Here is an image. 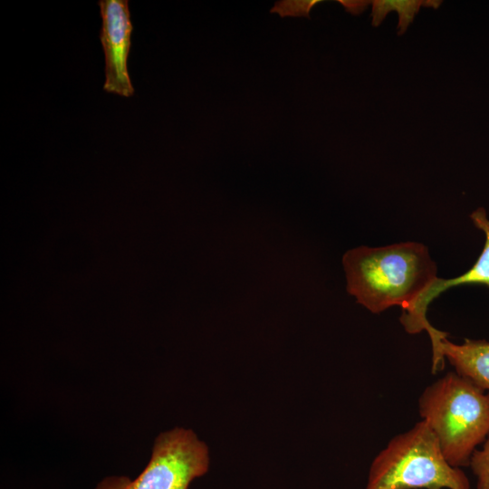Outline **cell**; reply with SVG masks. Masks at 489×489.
Masks as SVG:
<instances>
[{
  "instance_id": "cell-1",
  "label": "cell",
  "mask_w": 489,
  "mask_h": 489,
  "mask_svg": "<svg viewBox=\"0 0 489 489\" xmlns=\"http://www.w3.org/2000/svg\"><path fill=\"white\" fill-rule=\"evenodd\" d=\"M342 263L347 292L373 313L407 309L437 277L427 247L415 242L360 246L346 252Z\"/></svg>"
},
{
  "instance_id": "cell-2",
  "label": "cell",
  "mask_w": 489,
  "mask_h": 489,
  "mask_svg": "<svg viewBox=\"0 0 489 489\" xmlns=\"http://www.w3.org/2000/svg\"><path fill=\"white\" fill-rule=\"evenodd\" d=\"M418 410L448 464L469 465L473 453L489 435V393L456 372H448L426 388Z\"/></svg>"
},
{
  "instance_id": "cell-3",
  "label": "cell",
  "mask_w": 489,
  "mask_h": 489,
  "mask_svg": "<svg viewBox=\"0 0 489 489\" xmlns=\"http://www.w3.org/2000/svg\"><path fill=\"white\" fill-rule=\"evenodd\" d=\"M365 489H470V484L461 468L448 464L436 435L420 420L375 456Z\"/></svg>"
},
{
  "instance_id": "cell-4",
  "label": "cell",
  "mask_w": 489,
  "mask_h": 489,
  "mask_svg": "<svg viewBox=\"0 0 489 489\" xmlns=\"http://www.w3.org/2000/svg\"><path fill=\"white\" fill-rule=\"evenodd\" d=\"M208 465L206 444L192 430L176 427L156 438L150 460L134 480L109 476L95 489H187Z\"/></svg>"
},
{
  "instance_id": "cell-5",
  "label": "cell",
  "mask_w": 489,
  "mask_h": 489,
  "mask_svg": "<svg viewBox=\"0 0 489 489\" xmlns=\"http://www.w3.org/2000/svg\"><path fill=\"white\" fill-rule=\"evenodd\" d=\"M475 226L484 235V244L475 264L463 274L455 278H435L428 287L405 310L399 318L400 323L409 334L426 331L430 338L432 354L439 350L441 341L448 333L436 329L428 321L427 312L429 304L445 291L465 284H480L489 287V217L484 207L470 214Z\"/></svg>"
},
{
  "instance_id": "cell-6",
  "label": "cell",
  "mask_w": 489,
  "mask_h": 489,
  "mask_svg": "<svg viewBox=\"0 0 489 489\" xmlns=\"http://www.w3.org/2000/svg\"><path fill=\"white\" fill-rule=\"evenodd\" d=\"M102 20L100 40L105 58V91L131 97L134 88L129 74L128 58L133 25L128 0H100Z\"/></svg>"
},
{
  "instance_id": "cell-7",
  "label": "cell",
  "mask_w": 489,
  "mask_h": 489,
  "mask_svg": "<svg viewBox=\"0 0 489 489\" xmlns=\"http://www.w3.org/2000/svg\"><path fill=\"white\" fill-rule=\"evenodd\" d=\"M440 353L455 372L489 393V341L465 339L461 344L444 339Z\"/></svg>"
},
{
  "instance_id": "cell-8",
  "label": "cell",
  "mask_w": 489,
  "mask_h": 489,
  "mask_svg": "<svg viewBox=\"0 0 489 489\" xmlns=\"http://www.w3.org/2000/svg\"><path fill=\"white\" fill-rule=\"evenodd\" d=\"M372 4V25L379 26L384 20L387 14L391 10H396L398 14V34H403L410 23L413 22L415 14L418 12L419 7L431 6L437 8L441 1H392V0H375L370 1Z\"/></svg>"
},
{
  "instance_id": "cell-9",
  "label": "cell",
  "mask_w": 489,
  "mask_h": 489,
  "mask_svg": "<svg viewBox=\"0 0 489 489\" xmlns=\"http://www.w3.org/2000/svg\"><path fill=\"white\" fill-rule=\"evenodd\" d=\"M469 466L476 480V489H489V435L472 455Z\"/></svg>"
},
{
  "instance_id": "cell-10",
  "label": "cell",
  "mask_w": 489,
  "mask_h": 489,
  "mask_svg": "<svg viewBox=\"0 0 489 489\" xmlns=\"http://www.w3.org/2000/svg\"><path fill=\"white\" fill-rule=\"evenodd\" d=\"M319 0H283L274 4L270 13H277L281 17L304 16L310 19V11Z\"/></svg>"
},
{
  "instance_id": "cell-11",
  "label": "cell",
  "mask_w": 489,
  "mask_h": 489,
  "mask_svg": "<svg viewBox=\"0 0 489 489\" xmlns=\"http://www.w3.org/2000/svg\"><path fill=\"white\" fill-rule=\"evenodd\" d=\"M348 12L358 14L367 6L368 3L370 1H345V0H340L339 1Z\"/></svg>"
}]
</instances>
